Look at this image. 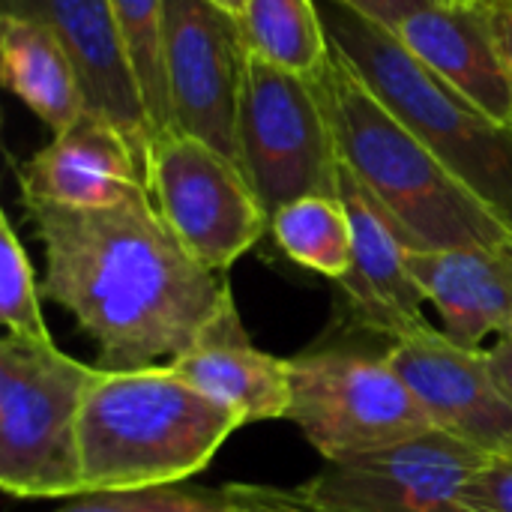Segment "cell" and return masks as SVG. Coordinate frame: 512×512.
I'll return each instance as SVG.
<instances>
[{
  "label": "cell",
  "instance_id": "obj_1",
  "mask_svg": "<svg viewBox=\"0 0 512 512\" xmlns=\"http://www.w3.org/2000/svg\"><path fill=\"white\" fill-rule=\"evenodd\" d=\"M45 252L42 294L99 345V369L165 366L234 300L156 210L147 186L111 207L21 201Z\"/></svg>",
  "mask_w": 512,
  "mask_h": 512
},
{
  "label": "cell",
  "instance_id": "obj_2",
  "mask_svg": "<svg viewBox=\"0 0 512 512\" xmlns=\"http://www.w3.org/2000/svg\"><path fill=\"white\" fill-rule=\"evenodd\" d=\"M312 84L339 159L387 210L408 249L510 246V228L372 93L336 48Z\"/></svg>",
  "mask_w": 512,
  "mask_h": 512
},
{
  "label": "cell",
  "instance_id": "obj_3",
  "mask_svg": "<svg viewBox=\"0 0 512 512\" xmlns=\"http://www.w3.org/2000/svg\"><path fill=\"white\" fill-rule=\"evenodd\" d=\"M240 426L168 363L99 369L78 429L84 492L180 486L201 474Z\"/></svg>",
  "mask_w": 512,
  "mask_h": 512
},
{
  "label": "cell",
  "instance_id": "obj_4",
  "mask_svg": "<svg viewBox=\"0 0 512 512\" xmlns=\"http://www.w3.org/2000/svg\"><path fill=\"white\" fill-rule=\"evenodd\" d=\"M330 45L372 93L512 231V123L489 117L423 66L396 33L318 0Z\"/></svg>",
  "mask_w": 512,
  "mask_h": 512
},
{
  "label": "cell",
  "instance_id": "obj_5",
  "mask_svg": "<svg viewBox=\"0 0 512 512\" xmlns=\"http://www.w3.org/2000/svg\"><path fill=\"white\" fill-rule=\"evenodd\" d=\"M54 342H0V486L12 498H78L81 411L96 378Z\"/></svg>",
  "mask_w": 512,
  "mask_h": 512
},
{
  "label": "cell",
  "instance_id": "obj_6",
  "mask_svg": "<svg viewBox=\"0 0 512 512\" xmlns=\"http://www.w3.org/2000/svg\"><path fill=\"white\" fill-rule=\"evenodd\" d=\"M288 420L327 462L375 453L435 429L387 351L369 354L345 345L291 357Z\"/></svg>",
  "mask_w": 512,
  "mask_h": 512
},
{
  "label": "cell",
  "instance_id": "obj_7",
  "mask_svg": "<svg viewBox=\"0 0 512 512\" xmlns=\"http://www.w3.org/2000/svg\"><path fill=\"white\" fill-rule=\"evenodd\" d=\"M237 141L240 165L270 216L306 195H336L342 159L312 78L246 51Z\"/></svg>",
  "mask_w": 512,
  "mask_h": 512
},
{
  "label": "cell",
  "instance_id": "obj_8",
  "mask_svg": "<svg viewBox=\"0 0 512 512\" xmlns=\"http://www.w3.org/2000/svg\"><path fill=\"white\" fill-rule=\"evenodd\" d=\"M144 180L174 237L210 273H228L270 231L246 171L189 132L171 129L147 144Z\"/></svg>",
  "mask_w": 512,
  "mask_h": 512
},
{
  "label": "cell",
  "instance_id": "obj_9",
  "mask_svg": "<svg viewBox=\"0 0 512 512\" xmlns=\"http://www.w3.org/2000/svg\"><path fill=\"white\" fill-rule=\"evenodd\" d=\"M486 453L438 429L327 462L303 489L330 512H480L474 483Z\"/></svg>",
  "mask_w": 512,
  "mask_h": 512
},
{
  "label": "cell",
  "instance_id": "obj_10",
  "mask_svg": "<svg viewBox=\"0 0 512 512\" xmlns=\"http://www.w3.org/2000/svg\"><path fill=\"white\" fill-rule=\"evenodd\" d=\"M243 63L246 45L237 15L213 0H165V72L174 129L207 141L237 165Z\"/></svg>",
  "mask_w": 512,
  "mask_h": 512
},
{
  "label": "cell",
  "instance_id": "obj_11",
  "mask_svg": "<svg viewBox=\"0 0 512 512\" xmlns=\"http://www.w3.org/2000/svg\"><path fill=\"white\" fill-rule=\"evenodd\" d=\"M390 366L417 396L429 423L486 453H512V402L489 354L456 345L441 327H420L387 345Z\"/></svg>",
  "mask_w": 512,
  "mask_h": 512
},
{
  "label": "cell",
  "instance_id": "obj_12",
  "mask_svg": "<svg viewBox=\"0 0 512 512\" xmlns=\"http://www.w3.org/2000/svg\"><path fill=\"white\" fill-rule=\"evenodd\" d=\"M336 195L348 210L354 234L351 270L336 285L354 321L387 342L432 324L423 315L426 297L408 270V243L402 231L345 162L339 165Z\"/></svg>",
  "mask_w": 512,
  "mask_h": 512
},
{
  "label": "cell",
  "instance_id": "obj_13",
  "mask_svg": "<svg viewBox=\"0 0 512 512\" xmlns=\"http://www.w3.org/2000/svg\"><path fill=\"white\" fill-rule=\"evenodd\" d=\"M21 201L57 207H111L147 186L144 153L108 117L84 111L27 162L15 165Z\"/></svg>",
  "mask_w": 512,
  "mask_h": 512
},
{
  "label": "cell",
  "instance_id": "obj_14",
  "mask_svg": "<svg viewBox=\"0 0 512 512\" xmlns=\"http://www.w3.org/2000/svg\"><path fill=\"white\" fill-rule=\"evenodd\" d=\"M0 15L36 18L54 30L84 87L87 111L114 120L144 153L153 132L135 69L108 0H0Z\"/></svg>",
  "mask_w": 512,
  "mask_h": 512
},
{
  "label": "cell",
  "instance_id": "obj_15",
  "mask_svg": "<svg viewBox=\"0 0 512 512\" xmlns=\"http://www.w3.org/2000/svg\"><path fill=\"white\" fill-rule=\"evenodd\" d=\"M396 36L444 84L489 117L512 123V72L495 9L483 3H426L399 24Z\"/></svg>",
  "mask_w": 512,
  "mask_h": 512
},
{
  "label": "cell",
  "instance_id": "obj_16",
  "mask_svg": "<svg viewBox=\"0 0 512 512\" xmlns=\"http://www.w3.org/2000/svg\"><path fill=\"white\" fill-rule=\"evenodd\" d=\"M408 270L456 345L483 351L489 339L512 336V243L408 249Z\"/></svg>",
  "mask_w": 512,
  "mask_h": 512
},
{
  "label": "cell",
  "instance_id": "obj_17",
  "mask_svg": "<svg viewBox=\"0 0 512 512\" xmlns=\"http://www.w3.org/2000/svg\"><path fill=\"white\" fill-rule=\"evenodd\" d=\"M168 366L201 396L228 408L243 426L288 420L291 360L255 348L234 300L216 315L207 333Z\"/></svg>",
  "mask_w": 512,
  "mask_h": 512
},
{
  "label": "cell",
  "instance_id": "obj_18",
  "mask_svg": "<svg viewBox=\"0 0 512 512\" xmlns=\"http://www.w3.org/2000/svg\"><path fill=\"white\" fill-rule=\"evenodd\" d=\"M0 78L54 135L87 111L75 63L36 18L0 15Z\"/></svg>",
  "mask_w": 512,
  "mask_h": 512
},
{
  "label": "cell",
  "instance_id": "obj_19",
  "mask_svg": "<svg viewBox=\"0 0 512 512\" xmlns=\"http://www.w3.org/2000/svg\"><path fill=\"white\" fill-rule=\"evenodd\" d=\"M237 21L249 54L303 78L324 72L333 57L318 0H246Z\"/></svg>",
  "mask_w": 512,
  "mask_h": 512
},
{
  "label": "cell",
  "instance_id": "obj_20",
  "mask_svg": "<svg viewBox=\"0 0 512 512\" xmlns=\"http://www.w3.org/2000/svg\"><path fill=\"white\" fill-rule=\"evenodd\" d=\"M279 249L300 267L339 282L354 261L351 219L339 195H306L270 216Z\"/></svg>",
  "mask_w": 512,
  "mask_h": 512
},
{
  "label": "cell",
  "instance_id": "obj_21",
  "mask_svg": "<svg viewBox=\"0 0 512 512\" xmlns=\"http://www.w3.org/2000/svg\"><path fill=\"white\" fill-rule=\"evenodd\" d=\"M108 3L135 69L150 132L153 138L165 135L174 129L168 72H165V0H108Z\"/></svg>",
  "mask_w": 512,
  "mask_h": 512
},
{
  "label": "cell",
  "instance_id": "obj_22",
  "mask_svg": "<svg viewBox=\"0 0 512 512\" xmlns=\"http://www.w3.org/2000/svg\"><path fill=\"white\" fill-rule=\"evenodd\" d=\"M0 321L6 336L54 342L42 312V288L36 285L30 255L6 213L0 216Z\"/></svg>",
  "mask_w": 512,
  "mask_h": 512
},
{
  "label": "cell",
  "instance_id": "obj_23",
  "mask_svg": "<svg viewBox=\"0 0 512 512\" xmlns=\"http://www.w3.org/2000/svg\"><path fill=\"white\" fill-rule=\"evenodd\" d=\"M57 512H243V504L234 486L219 492L153 486L126 492H84Z\"/></svg>",
  "mask_w": 512,
  "mask_h": 512
},
{
  "label": "cell",
  "instance_id": "obj_24",
  "mask_svg": "<svg viewBox=\"0 0 512 512\" xmlns=\"http://www.w3.org/2000/svg\"><path fill=\"white\" fill-rule=\"evenodd\" d=\"M474 501L480 512H512V453L486 456L474 483Z\"/></svg>",
  "mask_w": 512,
  "mask_h": 512
},
{
  "label": "cell",
  "instance_id": "obj_25",
  "mask_svg": "<svg viewBox=\"0 0 512 512\" xmlns=\"http://www.w3.org/2000/svg\"><path fill=\"white\" fill-rule=\"evenodd\" d=\"M243 512H330L306 495V489H276V486H246L234 483Z\"/></svg>",
  "mask_w": 512,
  "mask_h": 512
},
{
  "label": "cell",
  "instance_id": "obj_26",
  "mask_svg": "<svg viewBox=\"0 0 512 512\" xmlns=\"http://www.w3.org/2000/svg\"><path fill=\"white\" fill-rule=\"evenodd\" d=\"M339 3L360 12L363 18L375 21L378 27L396 33L408 15H414L417 9H423L426 3H435V0H339Z\"/></svg>",
  "mask_w": 512,
  "mask_h": 512
},
{
  "label": "cell",
  "instance_id": "obj_27",
  "mask_svg": "<svg viewBox=\"0 0 512 512\" xmlns=\"http://www.w3.org/2000/svg\"><path fill=\"white\" fill-rule=\"evenodd\" d=\"M486 354H489V366H492V372H495L501 390L507 393V399L512 402V336L495 339V342L486 348Z\"/></svg>",
  "mask_w": 512,
  "mask_h": 512
},
{
  "label": "cell",
  "instance_id": "obj_28",
  "mask_svg": "<svg viewBox=\"0 0 512 512\" xmlns=\"http://www.w3.org/2000/svg\"><path fill=\"white\" fill-rule=\"evenodd\" d=\"M495 24H498V36H501V45H504L512 72V9H495Z\"/></svg>",
  "mask_w": 512,
  "mask_h": 512
},
{
  "label": "cell",
  "instance_id": "obj_29",
  "mask_svg": "<svg viewBox=\"0 0 512 512\" xmlns=\"http://www.w3.org/2000/svg\"><path fill=\"white\" fill-rule=\"evenodd\" d=\"M213 3H219L225 12H231V15H237V18H240V12L246 9V0H213Z\"/></svg>",
  "mask_w": 512,
  "mask_h": 512
},
{
  "label": "cell",
  "instance_id": "obj_30",
  "mask_svg": "<svg viewBox=\"0 0 512 512\" xmlns=\"http://www.w3.org/2000/svg\"><path fill=\"white\" fill-rule=\"evenodd\" d=\"M474 3H483L489 9H512V0H474Z\"/></svg>",
  "mask_w": 512,
  "mask_h": 512
},
{
  "label": "cell",
  "instance_id": "obj_31",
  "mask_svg": "<svg viewBox=\"0 0 512 512\" xmlns=\"http://www.w3.org/2000/svg\"><path fill=\"white\" fill-rule=\"evenodd\" d=\"M435 3H456V0H435Z\"/></svg>",
  "mask_w": 512,
  "mask_h": 512
}]
</instances>
